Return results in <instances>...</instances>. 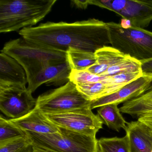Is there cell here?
Returning a JSON list of instances; mask_svg holds the SVG:
<instances>
[{"label":"cell","mask_w":152,"mask_h":152,"mask_svg":"<svg viewBox=\"0 0 152 152\" xmlns=\"http://www.w3.org/2000/svg\"><path fill=\"white\" fill-rule=\"evenodd\" d=\"M19 34L28 41L65 52L73 48L95 53L110 44L106 23L95 18L73 23L48 22L24 28Z\"/></svg>","instance_id":"obj_1"},{"label":"cell","mask_w":152,"mask_h":152,"mask_svg":"<svg viewBox=\"0 0 152 152\" xmlns=\"http://www.w3.org/2000/svg\"><path fill=\"white\" fill-rule=\"evenodd\" d=\"M1 51L23 66L28 83L45 67L67 61L66 52L41 46L23 38L7 42Z\"/></svg>","instance_id":"obj_2"},{"label":"cell","mask_w":152,"mask_h":152,"mask_svg":"<svg viewBox=\"0 0 152 152\" xmlns=\"http://www.w3.org/2000/svg\"><path fill=\"white\" fill-rule=\"evenodd\" d=\"M56 0H1L0 32L32 27L50 12Z\"/></svg>","instance_id":"obj_3"},{"label":"cell","mask_w":152,"mask_h":152,"mask_svg":"<svg viewBox=\"0 0 152 152\" xmlns=\"http://www.w3.org/2000/svg\"><path fill=\"white\" fill-rule=\"evenodd\" d=\"M112 47L140 62L152 59V32L132 26L124 29L119 23H106Z\"/></svg>","instance_id":"obj_4"},{"label":"cell","mask_w":152,"mask_h":152,"mask_svg":"<svg viewBox=\"0 0 152 152\" xmlns=\"http://www.w3.org/2000/svg\"><path fill=\"white\" fill-rule=\"evenodd\" d=\"M34 146L51 152H99L96 137L60 128L53 134H39L26 132Z\"/></svg>","instance_id":"obj_5"},{"label":"cell","mask_w":152,"mask_h":152,"mask_svg":"<svg viewBox=\"0 0 152 152\" xmlns=\"http://www.w3.org/2000/svg\"><path fill=\"white\" fill-rule=\"evenodd\" d=\"M87 99L69 81L63 86L40 95L35 107L44 114L59 113L91 106Z\"/></svg>","instance_id":"obj_6"},{"label":"cell","mask_w":152,"mask_h":152,"mask_svg":"<svg viewBox=\"0 0 152 152\" xmlns=\"http://www.w3.org/2000/svg\"><path fill=\"white\" fill-rule=\"evenodd\" d=\"M89 5L113 11L130 20L134 27L143 29L152 21V1L89 0Z\"/></svg>","instance_id":"obj_7"},{"label":"cell","mask_w":152,"mask_h":152,"mask_svg":"<svg viewBox=\"0 0 152 152\" xmlns=\"http://www.w3.org/2000/svg\"><path fill=\"white\" fill-rule=\"evenodd\" d=\"M53 123L60 127L88 136L96 137L103 129V120L92 112L91 106L56 114H45Z\"/></svg>","instance_id":"obj_8"},{"label":"cell","mask_w":152,"mask_h":152,"mask_svg":"<svg viewBox=\"0 0 152 152\" xmlns=\"http://www.w3.org/2000/svg\"><path fill=\"white\" fill-rule=\"evenodd\" d=\"M25 85L0 84V110L10 119H18L35 107L37 99Z\"/></svg>","instance_id":"obj_9"},{"label":"cell","mask_w":152,"mask_h":152,"mask_svg":"<svg viewBox=\"0 0 152 152\" xmlns=\"http://www.w3.org/2000/svg\"><path fill=\"white\" fill-rule=\"evenodd\" d=\"M152 83V75L143 73L139 78L126 84L116 92L91 102V109L109 104L118 105L138 97L146 91Z\"/></svg>","instance_id":"obj_10"},{"label":"cell","mask_w":152,"mask_h":152,"mask_svg":"<svg viewBox=\"0 0 152 152\" xmlns=\"http://www.w3.org/2000/svg\"><path fill=\"white\" fill-rule=\"evenodd\" d=\"M72 69L68 61L49 66L42 70L30 82L28 89L33 93L42 84L60 86L70 81Z\"/></svg>","instance_id":"obj_11"},{"label":"cell","mask_w":152,"mask_h":152,"mask_svg":"<svg viewBox=\"0 0 152 152\" xmlns=\"http://www.w3.org/2000/svg\"><path fill=\"white\" fill-rule=\"evenodd\" d=\"M9 120L17 127L26 132L39 134H53L60 132V127L50 121L36 107L23 117Z\"/></svg>","instance_id":"obj_12"},{"label":"cell","mask_w":152,"mask_h":152,"mask_svg":"<svg viewBox=\"0 0 152 152\" xmlns=\"http://www.w3.org/2000/svg\"><path fill=\"white\" fill-rule=\"evenodd\" d=\"M125 131L131 152H152V134L146 124L138 120L132 121Z\"/></svg>","instance_id":"obj_13"},{"label":"cell","mask_w":152,"mask_h":152,"mask_svg":"<svg viewBox=\"0 0 152 152\" xmlns=\"http://www.w3.org/2000/svg\"><path fill=\"white\" fill-rule=\"evenodd\" d=\"M28 83L23 66L13 58L1 51L0 54V84H20Z\"/></svg>","instance_id":"obj_14"},{"label":"cell","mask_w":152,"mask_h":152,"mask_svg":"<svg viewBox=\"0 0 152 152\" xmlns=\"http://www.w3.org/2000/svg\"><path fill=\"white\" fill-rule=\"evenodd\" d=\"M96 62L87 69L90 72L101 76L108 68L115 65L129 55L112 47L105 46L95 52Z\"/></svg>","instance_id":"obj_15"},{"label":"cell","mask_w":152,"mask_h":152,"mask_svg":"<svg viewBox=\"0 0 152 152\" xmlns=\"http://www.w3.org/2000/svg\"><path fill=\"white\" fill-rule=\"evenodd\" d=\"M76 87L78 90L91 102L113 94L122 88L115 82L114 79L111 82H103L79 84L76 85Z\"/></svg>","instance_id":"obj_16"},{"label":"cell","mask_w":152,"mask_h":152,"mask_svg":"<svg viewBox=\"0 0 152 152\" xmlns=\"http://www.w3.org/2000/svg\"><path fill=\"white\" fill-rule=\"evenodd\" d=\"M122 113L139 117L152 110V83L145 92L138 97L124 103L120 108Z\"/></svg>","instance_id":"obj_17"},{"label":"cell","mask_w":152,"mask_h":152,"mask_svg":"<svg viewBox=\"0 0 152 152\" xmlns=\"http://www.w3.org/2000/svg\"><path fill=\"white\" fill-rule=\"evenodd\" d=\"M98 115L108 128L119 132L121 129L127 128L128 123L122 115L116 104H109L99 107Z\"/></svg>","instance_id":"obj_18"},{"label":"cell","mask_w":152,"mask_h":152,"mask_svg":"<svg viewBox=\"0 0 152 152\" xmlns=\"http://www.w3.org/2000/svg\"><path fill=\"white\" fill-rule=\"evenodd\" d=\"M66 54L67 61L72 70H86L96 62L95 53L70 48Z\"/></svg>","instance_id":"obj_19"},{"label":"cell","mask_w":152,"mask_h":152,"mask_svg":"<svg viewBox=\"0 0 152 152\" xmlns=\"http://www.w3.org/2000/svg\"><path fill=\"white\" fill-rule=\"evenodd\" d=\"M99 152H131L128 137L101 138L98 140Z\"/></svg>","instance_id":"obj_20"},{"label":"cell","mask_w":152,"mask_h":152,"mask_svg":"<svg viewBox=\"0 0 152 152\" xmlns=\"http://www.w3.org/2000/svg\"><path fill=\"white\" fill-rule=\"evenodd\" d=\"M0 152H34V145L27 135L0 142Z\"/></svg>","instance_id":"obj_21"},{"label":"cell","mask_w":152,"mask_h":152,"mask_svg":"<svg viewBox=\"0 0 152 152\" xmlns=\"http://www.w3.org/2000/svg\"><path fill=\"white\" fill-rule=\"evenodd\" d=\"M142 72L141 63L128 56L115 65L108 68L101 76H109L122 73H131Z\"/></svg>","instance_id":"obj_22"},{"label":"cell","mask_w":152,"mask_h":152,"mask_svg":"<svg viewBox=\"0 0 152 152\" xmlns=\"http://www.w3.org/2000/svg\"><path fill=\"white\" fill-rule=\"evenodd\" d=\"M69 79L70 81L76 85L103 82H110L112 81L113 77L112 76H103L96 75L86 70L83 71L72 70Z\"/></svg>","instance_id":"obj_23"},{"label":"cell","mask_w":152,"mask_h":152,"mask_svg":"<svg viewBox=\"0 0 152 152\" xmlns=\"http://www.w3.org/2000/svg\"><path fill=\"white\" fill-rule=\"evenodd\" d=\"M27 135L26 132L17 127L9 119L0 116V142Z\"/></svg>","instance_id":"obj_24"},{"label":"cell","mask_w":152,"mask_h":152,"mask_svg":"<svg viewBox=\"0 0 152 152\" xmlns=\"http://www.w3.org/2000/svg\"><path fill=\"white\" fill-rule=\"evenodd\" d=\"M138 120L146 124H152V110L140 115Z\"/></svg>","instance_id":"obj_25"},{"label":"cell","mask_w":152,"mask_h":152,"mask_svg":"<svg viewBox=\"0 0 152 152\" xmlns=\"http://www.w3.org/2000/svg\"><path fill=\"white\" fill-rule=\"evenodd\" d=\"M141 69L143 73L152 75V59L141 62Z\"/></svg>","instance_id":"obj_26"},{"label":"cell","mask_w":152,"mask_h":152,"mask_svg":"<svg viewBox=\"0 0 152 152\" xmlns=\"http://www.w3.org/2000/svg\"><path fill=\"white\" fill-rule=\"evenodd\" d=\"M71 4L73 6L76 7L79 9H86L88 6H89V0H86V1H71Z\"/></svg>","instance_id":"obj_27"},{"label":"cell","mask_w":152,"mask_h":152,"mask_svg":"<svg viewBox=\"0 0 152 152\" xmlns=\"http://www.w3.org/2000/svg\"><path fill=\"white\" fill-rule=\"evenodd\" d=\"M120 24L121 27L124 29H128V28H130L132 26L130 21L128 19H125V18H122L121 20V23Z\"/></svg>","instance_id":"obj_28"},{"label":"cell","mask_w":152,"mask_h":152,"mask_svg":"<svg viewBox=\"0 0 152 152\" xmlns=\"http://www.w3.org/2000/svg\"><path fill=\"white\" fill-rule=\"evenodd\" d=\"M34 152H51L45 149L39 148L34 146Z\"/></svg>","instance_id":"obj_29"},{"label":"cell","mask_w":152,"mask_h":152,"mask_svg":"<svg viewBox=\"0 0 152 152\" xmlns=\"http://www.w3.org/2000/svg\"><path fill=\"white\" fill-rule=\"evenodd\" d=\"M150 129V132H151V134H152V124H146Z\"/></svg>","instance_id":"obj_30"}]
</instances>
